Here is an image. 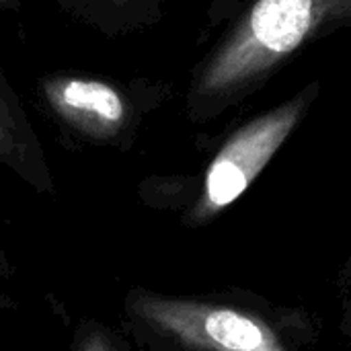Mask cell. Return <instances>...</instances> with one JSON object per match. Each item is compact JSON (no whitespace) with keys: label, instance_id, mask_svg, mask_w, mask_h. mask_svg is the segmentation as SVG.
Listing matches in <instances>:
<instances>
[{"label":"cell","instance_id":"obj_9","mask_svg":"<svg viewBox=\"0 0 351 351\" xmlns=\"http://www.w3.org/2000/svg\"><path fill=\"white\" fill-rule=\"evenodd\" d=\"M346 325H348V327H350V329H351V311H350V313H348V317H346Z\"/></svg>","mask_w":351,"mask_h":351},{"label":"cell","instance_id":"obj_4","mask_svg":"<svg viewBox=\"0 0 351 351\" xmlns=\"http://www.w3.org/2000/svg\"><path fill=\"white\" fill-rule=\"evenodd\" d=\"M304 105L302 97L294 99L253 119L226 140L206 171L202 195L187 214L189 224L199 226L214 220L251 187L300 121Z\"/></svg>","mask_w":351,"mask_h":351},{"label":"cell","instance_id":"obj_3","mask_svg":"<svg viewBox=\"0 0 351 351\" xmlns=\"http://www.w3.org/2000/svg\"><path fill=\"white\" fill-rule=\"evenodd\" d=\"M37 93L49 115L66 130L90 142L115 144L136 128L142 111L162 101L165 84L56 72L37 82Z\"/></svg>","mask_w":351,"mask_h":351},{"label":"cell","instance_id":"obj_11","mask_svg":"<svg viewBox=\"0 0 351 351\" xmlns=\"http://www.w3.org/2000/svg\"><path fill=\"white\" fill-rule=\"evenodd\" d=\"M350 2H351V0H350ZM350 2H348V4H350ZM348 4H346V6H348Z\"/></svg>","mask_w":351,"mask_h":351},{"label":"cell","instance_id":"obj_2","mask_svg":"<svg viewBox=\"0 0 351 351\" xmlns=\"http://www.w3.org/2000/svg\"><path fill=\"white\" fill-rule=\"evenodd\" d=\"M136 315L185 351H302L311 331L298 313L269 304L140 294Z\"/></svg>","mask_w":351,"mask_h":351},{"label":"cell","instance_id":"obj_1","mask_svg":"<svg viewBox=\"0 0 351 351\" xmlns=\"http://www.w3.org/2000/svg\"><path fill=\"white\" fill-rule=\"evenodd\" d=\"M335 0H259L247 21L197 70L189 90L195 119L216 115L265 70L292 53Z\"/></svg>","mask_w":351,"mask_h":351},{"label":"cell","instance_id":"obj_7","mask_svg":"<svg viewBox=\"0 0 351 351\" xmlns=\"http://www.w3.org/2000/svg\"><path fill=\"white\" fill-rule=\"evenodd\" d=\"M78 351H113L109 341L105 339L103 333H90L88 337H84V341L80 343Z\"/></svg>","mask_w":351,"mask_h":351},{"label":"cell","instance_id":"obj_5","mask_svg":"<svg viewBox=\"0 0 351 351\" xmlns=\"http://www.w3.org/2000/svg\"><path fill=\"white\" fill-rule=\"evenodd\" d=\"M0 165L31 181H45L47 171L39 140L27 119L19 93L0 64Z\"/></svg>","mask_w":351,"mask_h":351},{"label":"cell","instance_id":"obj_10","mask_svg":"<svg viewBox=\"0 0 351 351\" xmlns=\"http://www.w3.org/2000/svg\"><path fill=\"white\" fill-rule=\"evenodd\" d=\"M346 269H348V274H350V276H351V261H350V263H348V267H346Z\"/></svg>","mask_w":351,"mask_h":351},{"label":"cell","instance_id":"obj_8","mask_svg":"<svg viewBox=\"0 0 351 351\" xmlns=\"http://www.w3.org/2000/svg\"><path fill=\"white\" fill-rule=\"evenodd\" d=\"M23 0H0V10H4V8H14V6H19Z\"/></svg>","mask_w":351,"mask_h":351},{"label":"cell","instance_id":"obj_6","mask_svg":"<svg viewBox=\"0 0 351 351\" xmlns=\"http://www.w3.org/2000/svg\"><path fill=\"white\" fill-rule=\"evenodd\" d=\"M58 6L105 37L142 31L162 16L165 0H56Z\"/></svg>","mask_w":351,"mask_h":351}]
</instances>
